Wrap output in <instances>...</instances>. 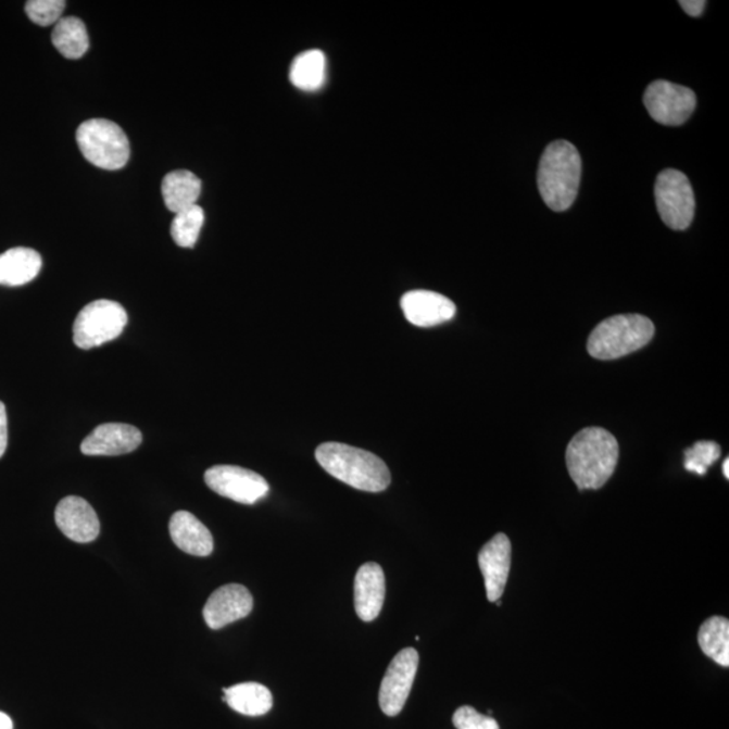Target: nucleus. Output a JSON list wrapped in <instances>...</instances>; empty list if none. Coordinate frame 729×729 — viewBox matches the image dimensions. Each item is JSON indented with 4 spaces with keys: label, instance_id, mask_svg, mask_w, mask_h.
Segmentation results:
<instances>
[{
    "label": "nucleus",
    "instance_id": "1",
    "mask_svg": "<svg viewBox=\"0 0 729 729\" xmlns=\"http://www.w3.org/2000/svg\"><path fill=\"white\" fill-rule=\"evenodd\" d=\"M617 460L619 443L601 427L583 428L566 450L567 469L580 491L604 487L614 475Z\"/></svg>",
    "mask_w": 729,
    "mask_h": 729
},
{
    "label": "nucleus",
    "instance_id": "5",
    "mask_svg": "<svg viewBox=\"0 0 729 729\" xmlns=\"http://www.w3.org/2000/svg\"><path fill=\"white\" fill-rule=\"evenodd\" d=\"M77 144L87 161L98 168L118 171L130 159V142L114 122L90 120L76 131Z\"/></svg>",
    "mask_w": 729,
    "mask_h": 729
},
{
    "label": "nucleus",
    "instance_id": "7",
    "mask_svg": "<svg viewBox=\"0 0 729 729\" xmlns=\"http://www.w3.org/2000/svg\"><path fill=\"white\" fill-rule=\"evenodd\" d=\"M656 209L673 230H687L694 218L695 200L692 184L680 171L665 169L655 183Z\"/></svg>",
    "mask_w": 729,
    "mask_h": 729
},
{
    "label": "nucleus",
    "instance_id": "26",
    "mask_svg": "<svg viewBox=\"0 0 729 729\" xmlns=\"http://www.w3.org/2000/svg\"><path fill=\"white\" fill-rule=\"evenodd\" d=\"M65 5L64 0H29L25 4V11L32 22L47 27L58 24L64 13Z\"/></svg>",
    "mask_w": 729,
    "mask_h": 729
},
{
    "label": "nucleus",
    "instance_id": "20",
    "mask_svg": "<svg viewBox=\"0 0 729 729\" xmlns=\"http://www.w3.org/2000/svg\"><path fill=\"white\" fill-rule=\"evenodd\" d=\"M227 705L244 716H264L274 706L271 690L257 682H244L224 689Z\"/></svg>",
    "mask_w": 729,
    "mask_h": 729
},
{
    "label": "nucleus",
    "instance_id": "16",
    "mask_svg": "<svg viewBox=\"0 0 729 729\" xmlns=\"http://www.w3.org/2000/svg\"><path fill=\"white\" fill-rule=\"evenodd\" d=\"M386 600V576L376 562L360 567L354 581L355 612L361 620H376Z\"/></svg>",
    "mask_w": 729,
    "mask_h": 729
},
{
    "label": "nucleus",
    "instance_id": "30",
    "mask_svg": "<svg viewBox=\"0 0 729 729\" xmlns=\"http://www.w3.org/2000/svg\"><path fill=\"white\" fill-rule=\"evenodd\" d=\"M13 720L10 719V717L3 712H0V729H13Z\"/></svg>",
    "mask_w": 729,
    "mask_h": 729
},
{
    "label": "nucleus",
    "instance_id": "2",
    "mask_svg": "<svg viewBox=\"0 0 729 729\" xmlns=\"http://www.w3.org/2000/svg\"><path fill=\"white\" fill-rule=\"evenodd\" d=\"M315 458L328 475L360 491L378 493L391 483L386 462L363 449L326 442L316 449Z\"/></svg>",
    "mask_w": 729,
    "mask_h": 729
},
{
    "label": "nucleus",
    "instance_id": "25",
    "mask_svg": "<svg viewBox=\"0 0 729 729\" xmlns=\"http://www.w3.org/2000/svg\"><path fill=\"white\" fill-rule=\"evenodd\" d=\"M721 448L716 442L700 441L684 452V469L705 476L708 467L720 458Z\"/></svg>",
    "mask_w": 729,
    "mask_h": 729
},
{
    "label": "nucleus",
    "instance_id": "13",
    "mask_svg": "<svg viewBox=\"0 0 729 729\" xmlns=\"http://www.w3.org/2000/svg\"><path fill=\"white\" fill-rule=\"evenodd\" d=\"M511 553L510 538L505 533H498L478 554V565L491 603H498L504 593L511 570Z\"/></svg>",
    "mask_w": 729,
    "mask_h": 729
},
{
    "label": "nucleus",
    "instance_id": "12",
    "mask_svg": "<svg viewBox=\"0 0 729 729\" xmlns=\"http://www.w3.org/2000/svg\"><path fill=\"white\" fill-rule=\"evenodd\" d=\"M55 525L71 541L90 543L98 538L100 521L97 512L85 499L68 497L55 508Z\"/></svg>",
    "mask_w": 729,
    "mask_h": 729
},
{
    "label": "nucleus",
    "instance_id": "4",
    "mask_svg": "<svg viewBox=\"0 0 729 729\" xmlns=\"http://www.w3.org/2000/svg\"><path fill=\"white\" fill-rule=\"evenodd\" d=\"M655 332L654 323L643 315H616L600 323L588 341L593 359L616 360L649 344Z\"/></svg>",
    "mask_w": 729,
    "mask_h": 729
},
{
    "label": "nucleus",
    "instance_id": "3",
    "mask_svg": "<svg viewBox=\"0 0 729 729\" xmlns=\"http://www.w3.org/2000/svg\"><path fill=\"white\" fill-rule=\"evenodd\" d=\"M582 174L581 155L575 144L555 141L544 150L538 169L539 193L548 208L562 213L575 203Z\"/></svg>",
    "mask_w": 729,
    "mask_h": 729
},
{
    "label": "nucleus",
    "instance_id": "10",
    "mask_svg": "<svg viewBox=\"0 0 729 729\" xmlns=\"http://www.w3.org/2000/svg\"><path fill=\"white\" fill-rule=\"evenodd\" d=\"M417 666L419 654L412 648L400 651L389 665L378 695L381 711L387 716H398L403 711L415 681Z\"/></svg>",
    "mask_w": 729,
    "mask_h": 729
},
{
    "label": "nucleus",
    "instance_id": "24",
    "mask_svg": "<svg viewBox=\"0 0 729 729\" xmlns=\"http://www.w3.org/2000/svg\"><path fill=\"white\" fill-rule=\"evenodd\" d=\"M203 225L204 211L197 204L176 214L174 222H172L171 236L177 247L193 248L194 243L198 242Z\"/></svg>",
    "mask_w": 729,
    "mask_h": 729
},
{
    "label": "nucleus",
    "instance_id": "28",
    "mask_svg": "<svg viewBox=\"0 0 729 729\" xmlns=\"http://www.w3.org/2000/svg\"><path fill=\"white\" fill-rule=\"evenodd\" d=\"M8 449V414H5V407L2 402H0V458H2Z\"/></svg>",
    "mask_w": 729,
    "mask_h": 729
},
{
    "label": "nucleus",
    "instance_id": "14",
    "mask_svg": "<svg viewBox=\"0 0 729 729\" xmlns=\"http://www.w3.org/2000/svg\"><path fill=\"white\" fill-rule=\"evenodd\" d=\"M142 443L137 427L124 423H108L97 428L83 441L80 450L86 455H124L135 452Z\"/></svg>",
    "mask_w": 729,
    "mask_h": 729
},
{
    "label": "nucleus",
    "instance_id": "18",
    "mask_svg": "<svg viewBox=\"0 0 729 729\" xmlns=\"http://www.w3.org/2000/svg\"><path fill=\"white\" fill-rule=\"evenodd\" d=\"M42 268L40 253L29 248H14L0 254V286L21 287L35 280Z\"/></svg>",
    "mask_w": 729,
    "mask_h": 729
},
{
    "label": "nucleus",
    "instance_id": "8",
    "mask_svg": "<svg viewBox=\"0 0 729 729\" xmlns=\"http://www.w3.org/2000/svg\"><path fill=\"white\" fill-rule=\"evenodd\" d=\"M211 491L239 504L253 505L269 493V483L259 473L231 465L211 467L204 475Z\"/></svg>",
    "mask_w": 729,
    "mask_h": 729
},
{
    "label": "nucleus",
    "instance_id": "27",
    "mask_svg": "<svg viewBox=\"0 0 729 729\" xmlns=\"http://www.w3.org/2000/svg\"><path fill=\"white\" fill-rule=\"evenodd\" d=\"M456 729H500L499 722L491 716L478 714L472 706H461L453 716Z\"/></svg>",
    "mask_w": 729,
    "mask_h": 729
},
{
    "label": "nucleus",
    "instance_id": "21",
    "mask_svg": "<svg viewBox=\"0 0 729 729\" xmlns=\"http://www.w3.org/2000/svg\"><path fill=\"white\" fill-rule=\"evenodd\" d=\"M52 42L65 59H81L90 48V37L85 22L77 16H64L54 26Z\"/></svg>",
    "mask_w": 729,
    "mask_h": 729
},
{
    "label": "nucleus",
    "instance_id": "17",
    "mask_svg": "<svg viewBox=\"0 0 729 729\" xmlns=\"http://www.w3.org/2000/svg\"><path fill=\"white\" fill-rule=\"evenodd\" d=\"M169 532L177 548L189 555L209 556L214 551V538L197 516L187 511L171 517Z\"/></svg>",
    "mask_w": 729,
    "mask_h": 729
},
{
    "label": "nucleus",
    "instance_id": "29",
    "mask_svg": "<svg viewBox=\"0 0 729 729\" xmlns=\"http://www.w3.org/2000/svg\"><path fill=\"white\" fill-rule=\"evenodd\" d=\"M680 5L690 16H700L704 13L706 2L705 0H682Z\"/></svg>",
    "mask_w": 729,
    "mask_h": 729
},
{
    "label": "nucleus",
    "instance_id": "19",
    "mask_svg": "<svg viewBox=\"0 0 729 729\" xmlns=\"http://www.w3.org/2000/svg\"><path fill=\"white\" fill-rule=\"evenodd\" d=\"M161 192L166 209L177 214L198 204L202 193V181L192 172L174 171L164 177Z\"/></svg>",
    "mask_w": 729,
    "mask_h": 729
},
{
    "label": "nucleus",
    "instance_id": "31",
    "mask_svg": "<svg viewBox=\"0 0 729 729\" xmlns=\"http://www.w3.org/2000/svg\"><path fill=\"white\" fill-rule=\"evenodd\" d=\"M722 473H725L726 478H729V460L726 458L725 464H722Z\"/></svg>",
    "mask_w": 729,
    "mask_h": 729
},
{
    "label": "nucleus",
    "instance_id": "15",
    "mask_svg": "<svg viewBox=\"0 0 729 729\" xmlns=\"http://www.w3.org/2000/svg\"><path fill=\"white\" fill-rule=\"evenodd\" d=\"M402 310L411 325L417 327H433L452 320L456 313L455 304L441 293L411 291L402 298Z\"/></svg>",
    "mask_w": 729,
    "mask_h": 729
},
{
    "label": "nucleus",
    "instance_id": "22",
    "mask_svg": "<svg viewBox=\"0 0 729 729\" xmlns=\"http://www.w3.org/2000/svg\"><path fill=\"white\" fill-rule=\"evenodd\" d=\"M289 79L299 90H320L326 80V55L318 49L307 50L293 60Z\"/></svg>",
    "mask_w": 729,
    "mask_h": 729
},
{
    "label": "nucleus",
    "instance_id": "23",
    "mask_svg": "<svg viewBox=\"0 0 729 729\" xmlns=\"http://www.w3.org/2000/svg\"><path fill=\"white\" fill-rule=\"evenodd\" d=\"M699 644L703 653L722 667L729 666V621L714 616L700 628Z\"/></svg>",
    "mask_w": 729,
    "mask_h": 729
},
{
    "label": "nucleus",
    "instance_id": "6",
    "mask_svg": "<svg viewBox=\"0 0 729 729\" xmlns=\"http://www.w3.org/2000/svg\"><path fill=\"white\" fill-rule=\"evenodd\" d=\"M127 325V313L113 300H97L86 305L74 325L77 348L90 350L118 338Z\"/></svg>",
    "mask_w": 729,
    "mask_h": 729
},
{
    "label": "nucleus",
    "instance_id": "9",
    "mask_svg": "<svg viewBox=\"0 0 729 729\" xmlns=\"http://www.w3.org/2000/svg\"><path fill=\"white\" fill-rule=\"evenodd\" d=\"M643 102L651 118L658 124L681 126L692 116L697 99L690 88L656 80L645 90Z\"/></svg>",
    "mask_w": 729,
    "mask_h": 729
},
{
    "label": "nucleus",
    "instance_id": "11",
    "mask_svg": "<svg viewBox=\"0 0 729 729\" xmlns=\"http://www.w3.org/2000/svg\"><path fill=\"white\" fill-rule=\"evenodd\" d=\"M253 595L239 583L216 589L204 605L203 617L211 630H221L231 623L248 617L253 611Z\"/></svg>",
    "mask_w": 729,
    "mask_h": 729
}]
</instances>
